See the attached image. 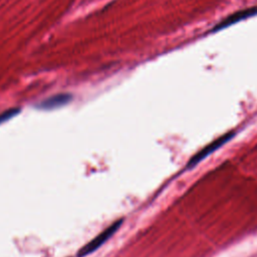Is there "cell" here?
Wrapping results in <instances>:
<instances>
[{"label": "cell", "mask_w": 257, "mask_h": 257, "mask_svg": "<svg viewBox=\"0 0 257 257\" xmlns=\"http://www.w3.org/2000/svg\"><path fill=\"white\" fill-rule=\"evenodd\" d=\"M20 111V109L18 107H13V108H9L5 111H2L0 113V124L7 121L8 119H10L11 117L15 116L18 112Z\"/></svg>", "instance_id": "4"}, {"label": "cell", "mask_w": 257, "mask_h": 257, "mask_svg": "<svg viewBox=\"0 0 257 257\" xmlns=\"http://www.w3.org/2000/svg\"><path fill=\"white\" fill-rule=\"evenodd\" d=\"M71 99L72 95L70 93H57L41 100L39 103L36 104V107L44 110H51L64 106L65 104L69 103Z\"/></svg>", "instance_id": "3"}, {"label": "cell", "mask_w": 257, "mask_h": 257, "mask_svg": "<svg viewBox=\"0 0 257 257\" xmlns=\"http://www.w3.org/2000/svg\"><path fill=\"white\" fill-rule=\"evenodd\" d=\"M121 224H122V219H119L113 222L112 224H110L108 227H106L102 232L96 235L92 240H90L78 251V257L87 256L92 252H94L95 250H97L99 247H101L119 229Z\"/></svg>", "instance_id": "1"}, {"label": "cell", "mask_w": 257, "mask_h": 257, "mask_svg": "<svg viewBox=\"0 0 257 257\" xmlns=\"http://www.w3.org/2000/svg\"><path fill=\"white\" fill-rule=\"evenodd\" d=\"M256 14H257V6L246 8V9H242V10H238L235 13L228 15L226 18L222 19L220 22H218L216 25H214V27L210 30V32L211 33H215V32H217L219 30L227 28L230 25L235 24L236 22L242 21V20L247 19L249 17H252V16H254Z\"/></svg>", "instance_id": "2"}]
</instances>
